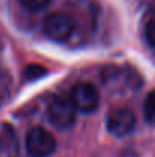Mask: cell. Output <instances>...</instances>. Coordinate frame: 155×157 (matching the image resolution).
<instances>
[{
    "instance_id": "cell-2",
    "label": "cell",
    "mask_w": 155,
    "mask_h": 157,
    "mask_svg": "<svg viewBox=\"0 0 155 157\" xmlns=\"http://www.w3.org/2000/svg\"><path fill=\"white\" fill-rule=\"evenodd\" d=\"M43 26H44L46 35L58 43L67 41L76 31L75 18L65 12H50L44 18Z\"/></svg>"
},
{
    "instance_id": "cell-6",
    "label": "cell",
    "mask_w": 155,
    "mask_h": 157,
    "mask_svg": "<svg viewBox=\"0 0 155 157\" xmlns=\"http://www.w3.org/2000/svg\"><path fill=\"white\" fill-rule=\"evenodd\" d=\"M143 114L148 124H155V90L148 93L145 104H143Z\"/></svg>"
},
{
    "instance_id": "cell-4",
    "label": "cell",
    "mask_w": 155,
    "mask_h": 157,
    "mask_svg": "<svg viewBox=\"0 0 155 157\" xmlns=\"http://www.w3.org/2000/svg\"><path fill=\"white\" fill-rule=\"evenodd\" d=\"M29 157H50L56 151V139L43 127H34L26 136Z\"/></svg>"
},
{
    "instance_id": "cell-5",
    "label": "cell",
    "mask_w": 155,
    "mask_h": 157,
    "mask_svg": "<svg viewBox=\"0 0 155 157\" xmlns=\"http://www.w3.org/2000/svg\"><path fill=\"white\" fill-rule=\"evenodd\" d=\"M105 124H106V130L109 134H113L116 137H125L134 131L137 117L131 108L117 107L108 113Z\"/></svg>"
},
{
    "instance_id": "cell-1",
    "label": "cell",
    "mask_w": 155,
    "mask_h": 157,
    "mask_svg": "<svg viewBox=\"0 0 155 157\" xmlns=\"http://www.w3.org/2000/svg\"><path fill=\"white\" fill-rule=\"evenodd\" d=\"M76 107L73 105L70 98L56 95L52 96V99L47 102V116L49 121L61 130L70 128L76 121Z\"/></svg>"
},
{
    "instance_id": "cell-7",
    "label": "cell",
    "mask_w": 155,
    "mask_h": 157,
    "mask_svg": "<svg viewBox=\"0 0 155 157\" xmlns=\"http://www.w3.org/2000/svg\"><path fill=\"white\" fill-rule=\"evenodd\" d=\"M47 73V70L43 67V66H38V64H31L24 69V78L29 79V81H35V79H40L43 78L44 75Z\"/></svg>"
},
{
    "instance_id": "cell-8",
    "label": "cell",
    "mask_w": 155,
    "mask_h": 157,
    "mask_svg": "<svg viewBox=\"0 0 155 157\" xmlns=\"http://www.w3.org/2000/svg\"><path fill=\"white\" fill-rule=\"evenodd\" d=\"M20 3H21V6L26 8L28 11L37 12V11L44 9V8L50 3V0H20Z\"/></svg>"
},
{
    "instance_id": "cell-9",
    "label": "cell",
    "mask_w": 155,
    "mask_h": 157,
    "mask_svg": "<svg viewBox=\"0 0 155 157\" xmlns=\"http://www.w3.org/2000/svg\"><path fill=\"white\" fill-rule=\"evenodd\" d=\"M145 37H146V41L155 48V18L151 20L148 25H146V29H145Z\"/></svg>"
},
{
    "instance_id": "cell-3",
    "label": "cell",
    "mask_w": 155,
    "mask_h": 157,
    "mask_svg": "<svg viewBox=\"0 0 155 157\" xmlns=\"http://www.w3.org/2000/svg\"><path fill=\"white\" fill-rule=\"evenodd\" d=\"M70 99L78 111L85 113V114L94 113L101 104V95H99L98 87L91 82H87V81L76 82L73 86L72 93H70Z\"/></svg>"
},
{
    "instance_id": "cell-10",
    "label": "cell",
    "mask_w": 155,
    "mask_h": 157,
    "mask_svg": "<svg viewBox=\"0 0 155 157\" xmlns=\"http://www.w3.org/2000/svg\"><path fill=\"white\" fill-rule=\"evenodd\" d=\"M3 150H5V145H3V140L0 139V154L3 153Z\"/></svg>"
}]
</instances>
